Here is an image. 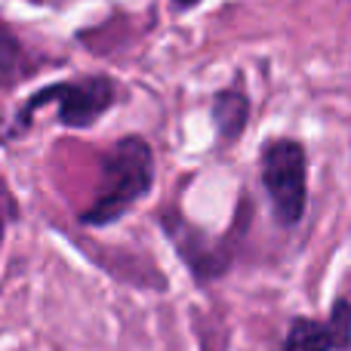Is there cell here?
<instances>
[{
  "label": "cell",
  "instance_id": "1",
  "mask_svg": "<svg viewBox=\"0 0 351 351\" xmlns=\"http://www.w3.org/2000/svg\"><path fill=\"white\" fill-rule=\"evenodd\" d=\"M154 182V154L145 139L130 136L111 145L102 158V191L93 206L80 216L86 225H111L152 191Z\"/></svg>",
  "mask_w": 351,
  "mask_h": 351
},
{
  "label": "cell",
  "instance_id": "2",
  "mask_svg": "<svg viewBox=\"0 0 351 351\" xmlns=\"http://www.w3.org/2000/svg\"><path fill=\"white\" fill-rule=\"evenodd\" d=\"M305 148L293 139L268 142L262 148V185L271 197L280 225H296L305 216Z\"/></svg>",
  "mask_w": 351,
  "mask_h": 351
},
{
  "label": "cell",
  "instance_id": "3",
  "mask_svg": "<svg viewBox=\"0 0 351 351\" xmlns=\"http://www.w3.org/2000/svg\"><path fill=\"white\" fill-rule=\"evenodd\" d=\"M114 84L108 77H80V80H65V84H53L47 90L34 93L22 108V123L31 121L37 108L43 105H56L59 108V121L65 127H90L96 123L105 111L114 105Z\"/></svg>",
  "mask_w": 351,
  "mask_h": 351
},
{
  "label": "cell",
  "instance_id": "4",
  "mask_svg": "<svg viewBox=\"0 0 351 351\" xmlns=\"http://www.w3.org/2000/svg\"><path fill=\"white\" fill-rule=\"evenodd\" d=\"M348 336H351V305L336 302L330 321L296 317L290 324V333H287L280 351H333V348H346Z\"/></svg>",
  "mask_w": 351,
  "mask_h": 351
},
{
  "label": "cell",
  "instance_id": "5",
  "mask_svg": "<svg viewBox=\"0 0 351 351\" xmlns=\"http://www.w3.org/2000/svg\"><path fill=\"white\" fill-rule=\"evenodd\" d=\"M250 117V105L241 93H219L216 102H213V121H216V130L222 139H237L241 130L247 127Z\"/></svg>",
  "mask_w": 351,
  "mask_h": 351
},
{
  "label": "cell",
  "instance_id": "6",
  "mask_svg": "<svg viewBox=\"0 0 351 351\" xmlns=\"http://www.w3.org/2000/svg\"><path fill=\"white\" fill-rule=\"evenodd\" d=\"M25 71V53H22V43L10 34V28L0 25V86L12 84L19 80Z\"/></svg>",
  "mask_w": 351,
  "mask_h": 351
},
{
  "label": "cell",
  "instance_id": "7",
  "mask_svg": "<svg viewBox=\"0 0 351 351\" xmlns=\"http://www.w3.org/2000/svg\"><path fill=\"white\" fill-rule=\"evenodd\" d=\"M16 219V200H12V194H10V188L0 182V237H3V231H6V225Z\"/></svg>",
  "mask_w": 351,
  "mask_h": 351
},
{
  "label": "cell",
  "instance_id": "8",
  "mask_svg": "<svg viewBox=\"0 0 351 351\" xmlns=\"http://www.w3.org/2000/svg\"><path fill=\"white\" fill-rule=\"evenodd\" d=\"M173 3H179V6H194L197 0H173Z\"/></svg>",
  "mask_w": 351,
  "mask_h": 351
},
{
  "label": "cell",
  "instance_id": "9",
  "mask_svg": "<svg viewBox=\"0 0 351 351\" xmlns=\"http://www.w3.org/2000/svg\"><path fill=\"white\" fill-rule=\"evenodd\" d=\"M0 142H3V121H0Z\"/></svg>",
  "mask_w": 351,
  "mask_h": 351
},
{
  "label": "cell",
  "instance_id": "10",
  "mask_svg": "<svg viewBox=\"0 0 351 351\" xmlns=\"http://www.w3.org/2000/svg\"><path fill=\"white\" fill-rule=\"evenodd\" d=\"M43 3H47V0H43Z\"/></svg>",
  "mask_w": 351,
  "mask_h": 351
}]
</instances>
